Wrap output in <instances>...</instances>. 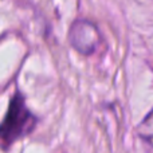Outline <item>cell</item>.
Masks as SVG:
<instances>
[{"label": "cell", "mask_w": 153, "mask_h": 153, "mask_svg": "<svg viewBox=\"0 0 153 153\" xmlns=\"http://www.w3.org/2000/svg\"><path fill=\"white\" fill-rule=\"evenodd\" d=\"M36 125V118L26 106L23 94L16 93L10 101L4 120L0 124V146L7 149L15 141L28 136Z\"/></svg>", "instance_id": "1"}, {"label": "cell", "mask_w": 153, "mask_h": 153, "mask_svg": "<svg viewBox=\"0 0 153 153\" xmlns=\"http://www.w3.org/2000/svg\"><path fill=\"white\" fill-rule=\"evenodd\" d=\"M138 133H140V137L143 138V141L149 148V151L153 153V111L140 125Z\"/></svg>", "instance_id": "3"}, {"label": "cell", "mask_w": 153, "mask_h": 153, "mask_svg": "<svg viewBox=\"0 0 153 153\" xmlns=\"http://www.w3.org/2000/svg\"><path fill=\"white\" fill-rule=\"evenodd\" d=\"M70 45L83 55L94 53L100 45L101 35L97 27L89 20H76L69 32Z\"/></svg>", "instance_id": "2"}]
</instances>
